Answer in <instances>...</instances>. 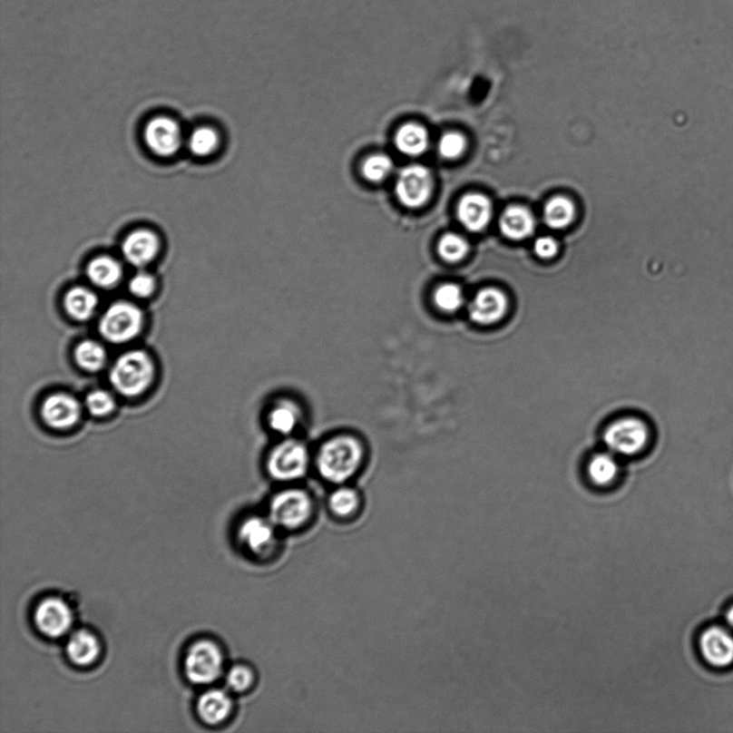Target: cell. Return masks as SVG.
<instances>
[{"mask_svg": "<svg viewBox=\"0 0 733 733\" xmlns=\"http://www.w3.org/2000/svg\"><path fill=\"white\" fill-rule=\"evenodd\" d=\"M363 459L362 445L351 436H337L322 445L318 469L322 477L333 484H342L353 477Z\"/></svg>", "mask_w": 733, "mask_h": 733, "instance_id": "1", "label": "cell"}, {"mask_svg": "<svg viewBox=\"0 0 733 733\" xmlns=\"http://www.w3.org/2000/svg\"><path fill=\"white\" fill-rule=\"evenodd\" d=\"M155 367L151 357L141 350L129 351L117 359L110 373L111 384L125 396H137L149 388Z\"/></svg>", "mask_w": 733, "mask_h": 733, "instance_id": "2", "label": "cell"}, {"mask_svg": "<svg viewBox=\"0 0 733 733\" xmlns=\"http://www.w3.org/2000/svg\"><path fill=\"white\" fill-rule=\"evenodd\" d=\"M143 313L136 305L128 302H116L107 309L101 322L99 331L110 343L122 344L136 337L143 327Z\"/></svg>", "mask_w": 733, "mask_h": 733, "instance_id": "3", "label": "cell"}, {"mask_svg": "<svg viewBox=\"0 0 733 733\" xmlns=\"http://www.w3.org/2000/svg\"><path fill=\"white\" fill-rule=\"evenodd\" d=\"M313 505L308 494L301 490H287L273 497L269 503V520L285 529H298L307 523Z\"/></svg>", "mask_w": 733, "mask_h": 733, "instance_id": "4", "label": "cell"}, {"mask_svg": "<svg viewBox=\"0 0 733 733\" xmlns=\"http://www.w3.org/2000/svg\"><path fill=\"white\" fill-rule=\"evenodd\" d=\"M308 461V451L302 443L287 441L279 444L269 454L268 471L279 481L296 480L307 474Z\"/></svg>", "mask_w": 733, "mask_h": 733, "instance_id": "5", "label": "cell"}, {"mask_svg": "<svg viewBox=\"0 0 733 733\" xmlns=\"http://www.w3.org/2000/svg\"><path fill=\"white\" fill-rule=\"evenodd\" d=\"M649 429L644 422L636 418L615 421L603 434V441L610 451L621 455H632L645 447Z\"/></svg>", "mask_w": 733, "mask_h": 733, "instance_id": "6", "label": "cell"}, {"mask_svg": "<svg viewBox=\"0 0 733 733\" xmlns=\"http://www.w3.org/2000/svg\"><path fill=\"white\" fill-rule=\"evenodd\" d=\"M222 654L212 641L202 640L192 645L185 660V670L191 682L208 684L220 676Z\"/></svg>", "mask_w": 733, "mask_h": 733, "instance_id": "7", "label": "cell"}, {"mask_svg": "<svg viewBox=\"0 0 733 733\" xmlns=\"http://www.w3.org/2000/svg\"><path fill=\"white\" fill-rule=\"evenodd\" d=\"M698 649L709 666L725 669L733 665V631L729 627L709 626L700 632Z\"/></svg>", "mask_w": 733, "mask_h": 733, "instance_id": "8", "label": "cell"}, {"mask_svg": "<svg viewBox=\"0 0 733 733\" xmlns=\"http://www.w3.org/2000/svg\"><path fill=\"white\" fill-rule=\"evenodd\" d=\"M432 175L425 166L412 165L404 168L398 174L396 192L398 200L410 209L425 204L432 192Z\"/></svg>", "mask_w": 733, "mask_h": 733, "instance_id": "9", "label": "cell"}, {"mask_svg": "<svg viewBox=\"0 0 733 733\" xmlns=\"http://www.w3.org/2000/svg\"><path fill=\"white\" fill-rule=\"evenodd\" d=\"M508 307L505 293L496 288H485L480 290L469 303L468 314L478 325H494L505 317Z\"/></svg>", "mask_w": 733, "mask_h": 733, "instance_id": "10", "label": "cell"}, {"mask_svg": "<svg viewBox=\"0 0 733 733\" xmlns=\"http://www.w3.org/2000/svg\"><path fill=\"white\" fill-rule=\"evenodd\" d=\"M36 625L44 635L57 638L64 635L73 624L72 610L58 598H46L34 614Z\"/></svg>", "mask_w": 733, "mask_h": 733, "instance_id": "11", "label": "cell"}, {"mask_svg": "<svg viewBox=\"0 0 733 733\" xmlns=\"http://www.w3.org/2000/svg\"><path fill=\"white\" fill-rule=\"evenodd\" d=\"M145 142L154 154L161 157L172 156L181 146L180 127L167 117H157L145 129Z\"/></svg>", "mask_w": 733, "mask_h": 733, "instance_id": "12", "label": "cell"}, {"mask_svg": "<svg viewBox=\"0 0 733 733\" xmlns=\"http://www.w3.org/2000/svg\"><path fill=\"white\" fill-rule=\"evenodd\" d=\"M41 413L46 425L57 430H66L80 419L81 406L73 396L56 393L46 398Z\"/></svg>", "mask_w": 733, "mask_h": 733, "instance_id": "13", "label": "cell"}, {"mask_svg": "<svg viewBox=\"0 0 733 733\" xmlns=\"http://www.w3.org/2000/svg\"><path fill=\"white\" fill-rule=\"evenodd\" d=\"M494 215V208L489 198L481 193H469L457 207V217L463 227L473 232H480L488 227Z\"/></svg>", "mask_w": 733, "mask_h": 733, "instance_id": "14", "label": "cell"}, {"mask_svg": "<svg viewBox=\"0 0 733 733\" xmlns=\"http://www.w3.org/2000/svg\"><path fill=\"white\" fill-rule=\"evenodd\" d=\"M160 242L150 231H134L122 244V254L131 265L141 268L148 265L157 255Z\"/></svg>", "mask_w": 733, "mask_h": 733, "instance_id": "15", "label": "cell"}, {"mask_svg": "<svg viewBox=\"0 0 733 733\" xmlns=\"http://www.w3.org/2000/svg\"><path fill=\"white\" fill-rule=\"evenodd\" d=\"M239 536L251 552H267L274 542L273 523L271 520L249 518L239 527Z\"/></svg>", "mask_w": 733, "mask_h": 733, "instance_id": "16", "label": "cell"}, {"mask_svg": "<svg viewBox=\"0 0 733 733\" xmlns=\"http://www.w3.org/2000/svg\"><path fill=\"white\" fill-rule=\"evenodd\" d=\"M535 217L523 207H512L501 217V231L507 239L521 240L530 238L535 231Z\"/></svg>", "mask_w": 733, "mask_h": 733, "instance_id": "17", "label": "cell"}, {"mask_svg": "<svg viewBox=\"0 0 733 733\" xmlns=\"http://www.w3.org/2000/svg\"><path fill=\"white\" fill-rule=\"evenodd\" d=\"M232 709V702L225 691L213 689L205 693L199 700L198 712L200 718L210 725H217L224 721Z\"/></svg>", "mask_w": 733, "mask_h": 733, "instance_id": "18", "label": "cell"}, {"mask_svg": "<svg viewBox=\"0 0 733 733\" xmlns=\"http://www.w3.org/2000/svg\"><path fill=\"white\" fill-rule=\"evenodd\" d=\"M101 652V645L93 633L80 630L73 633L67 645V653L70 660L79 666L93 664Z\"/></svg>", "mask_w": 733, "mask_h": 733, "instance_id": "19", "label": "cell"}, {"mask_svg": "<svg viewBox=\"0 0 733 733\" xmlns=\"http://www.w3.org/2000/svg\"><path fill=\"white\" fill-rule=\"evenodd\" d=\"M396 144L398 151L410 157L424 154L429 146L426 129L418 124H406L397 132Z\"/></svg>", "mask_w": 733, "mask_h": 733, "instance_id": "20", "label": "cell"}, {"mask_svg": "<svg viewBox=\"0 0 733 733\" xmlns=\"http://www.w3.org/2000/svg\"><path fill=\"white\" fill-rule=\"evenodd\" d=\"M98 298L95 293L83 287H76L70 290L64 298V308L73 319L79 321L89 320L95 313Z\"/></svg>", "mask_w": 733, "mask_h": 733, "instance_id": "21", "label": "cell"}, {"mask_svg": "<svg viewBox=\"0 0 733 733\" xmlns=\"http://www.w3.org/2000/svg\"><path fill=\"white\" fill-rule=\"evenodd\" d=\"M119 262L109 257H99L87 267V275L93 285L101 288H112L122 279Z\"/></svg>", "mask_w": 733, "mask_h": 733, "instance_id": "22", "label": "cell"}, {"mask_svg": "<svg viewBox=\"0 0 733 733\" xmlns=\"http://www.w3.org/2000/svg\"><path fill=\"white\" fill-rule=\"evenodd\" d=\"M300 409L298 408L296 404L288 401H281L275 405L269 414V425L271 429L279 434H290L296 430V427L300 422L301 415Z\"/></svg>", "mask_w": 733, "mask_h": 733, "instance_id": "23", "label": "cell"}, {"mask_svg": "<svg viewBox=\"0 0 733 733\" xmlns=\"http://www.w3.org/2000/svg\"><path fill=\"white\" fill-rule=\"evenodd\" d=\"M576 216V208L572 201L565 197H555L545 204L543 217L548 227L564 229L572 224Z\"/></svg>", "mask_w": 733, "mask_h": 733, "instance_id": "24", "label": "cell"}, {"mask_svg": "<svg viewBox=\"0 0 733 733\" xmlns=\"http://www.w3.org/2000/svg\"><path fill=\"white\" fill-rule=\"evenodd\" d=\"M589 477L597 486H608L614 483L619 474V464L612 454H600L589 463Z\"/></svg>", "mask_w": 733, "mask_h": 733, "instance_id": "25", "label": "cell"}, {"mask_svg": "<svg viewBox=\"0 0 733 733\" xmlns=\"http://www.w3.org/2000/svg\"><path fill=\"white\" fill-rule=\"evenodd\" d=\"M75 360L85 371L98 372L107 362V353L101 344L84 341L75 349Z\"/></svg>", "mask_w": 733, "mask_h": 733, "instance_id": "26", "label": "cell"}, {"mask_svg": "<svg viewBox=\"0 0 733 733\" xmlns=\"http://www.w3.org/2000/svg\"><path fill=\"white\" fill-rule=\"evenodd\" d=\"M434 302L442 312L454 313L464 305V293L457 285L445 284L434 293Z\"/></svg>", "mask_w": 733, "mask_h": 733, "instance_id": "27", "label": "cell"}, {"mask_svg": "<svg viewBox=\"0 0 733 733\" xmlns=\"http://www.w3.org/2000/svg\"><path fill=\"white\" fill-rule=\"evenodd\" d=\"M438 253L445 261L457 262L467 255L468 244L466 239L457 234H445L439 242Z\"/></svg>", "mask_w": 733, "mask_h": 733, "instance_id": "28", "label": "cell"}, {"mask_svg": "<svg viewBox=\"0 0 733 733\" xmlns=\"http://www.w3.org/2000/svg\"><path fill=\"white\" fill-rule=\"evenodd\" d=\"M219 144V136L213 129L201 127L192 132L190 139V149L197 156L212 154Z\"/></svg>", "mask_w": 733, "mask_h": 733, "instance_id": "29", "label": "cell"}, {"mask_svg": "<svg viewBox=\"0 0 733 733\" xmlns=\"http://www.w3.org/2000/svg\"><path fill=\"white\" fill-rule=\"evenodd\" d=\"M393 161L388 155L377 154L368 157L363 163L362 172L366 179L374 183L383 181L391 173Z\"/></svg>", "mask_w": 733, "mask_h": 733, "instance_id": "30", "label": "cell"}, {"mask_svg": "<svg viewBox=\"0 0 733 733\" xmlns=\"http://www.w3.org/2000/svg\"><path fill=\"white\" fill-rule=\"evenodd\" d=\"M330 506L334 513L342 517L349 515L355 512L359 506V497L356 491L343 488L339 489L332 494L330 498Z\"/></svg>", "mask_w": 733, "mask_h": 733, "instance_id": "31", "label": "cell"}, {"mask_svg": "<svg viewBox=\"0 0 733 733\" xmlns=\"http://www.w3.org/2000/svg\"><path fill=\"white\" fill-rule=\"evenodd\" d=\"M86 406L93 415L103 417L113 412L116 404L114 397L107 391L96 390L86 397Z\"/></svg>", "mask_w": 733, "mask_h": 733, "instance_id": "32", "label": "cell"}, {"mask_svg": "<svg viewBox=\"0 0 733 733\" xmlns=\"http://www.w3.org/2000/svg\"><path fill=\"white\" fill-rule=\"evenodd\" d=\"M466 149V140L457 132L445 133L439 141L438 150L445 160H456Z\"/></svg>", "mask_w": 733, "mask_h": 733, "instance_id": "33", "label": "cell"}, {"mask_svg": "<svg viewBox=\"0 0 733 733\" xmlns=\"http://www.w3.org/2000/svg\"><path fill=\"white\" fill-rule=\"evenodd\" d=\"M254 674L249 667L239 665L233 667L227 676L229 688L236 691H244L253 683Z\"/></svg>", "mask_w": 733, "mask_h": 733, "instance_id": "34", "label": "cell"}, {"mask_svg": "<svg viewBox=\"0 0 733 733\" xmlns=\"http://www.w3.org/2000/svg\"><path fill=\"white\" fill-rule=\"evenodd\" d=\"M155 289V280L151 275L139 273L129 283V290L138 298H148Z\"/></svg>", "mask_w": 733, "mask_h": 733, "instance_id": "35", "label": "cell"}, {"mask_svg": "<svg viewBox=\"0 0 733 733\" xmlns=\"http://www.w3.org/2000/svg\"><path fill=\"white\" fill-rule=\"evenodd\" d=\"M533 250H535L536 255L542 258V259H551V258H553L557 254V251H559V245H557L553 238L542 237L536 239L535 245H533Z\"/></svg>", "mask_w": 733, "mask_h": 733, "instance_id": "36", "label": "cell"}, {"mask_svg": "<svg viewBox=\"0 0 733 733\" xmlns=\"http://www.w3.org/2000/svg\"><path fill=\"white\" fill-rule=\"evenodd\" d=\"M725 621L727 627H729V629L733 631V603L728 609L726 610Z\"/></svg>", "mask_w": 733, "mask_h": 733, "instance_id": "37", "label": "cell"}]
</instances>
